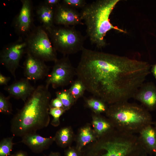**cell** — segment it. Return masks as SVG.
Here are the masks:
<instances>
[{"mask_svg": "<svg viewBox=\"0 0 156 156\" xmlns=\"http://www.w3.org/2000/svg\"><path fill=\"white\" fill-rule=\"evenodd\" d=\"M151 66L145 61L85 48L76 76L88 92L112 104L133 98Z\"/></svg>", "mask_w": 156, "mask_h": 156, "instance_id": "1", "label": "cell"}, {"mask_svg": "<svg viewBox=\"0 0 156 156\" xmlns=\"http://www.w3.org/2000/svg\"><path fill=\"white\" fill-rule=\"evenodd\" d=\"M48 88L43 85L35 88L23 107L14 116L10 121L13 135L22 137L48 125L51 98Z\"/></svg>", "mask_w": 156, "mask_h": 156, "instance_id": "2", "label": "cell"}, {"mask_svg": "<svg viewBox=\"0 0 156 156\" xmlns=\"http://www.w3.org/2000/svg\"><path fill=\"white\" fill-rule=\"evenodd\" d=\"M120 0H97L87 5L80 13L82 20L86 26L87 36L92 44L99 49L107 45L105 37L114 29L126 33L124 30L113 25L109 16Z\"/></svg>", "mask_w": 156, "mask_h": 156, "instance_id": "3", "label": "cell"}, {"mask_svg": "<svg viewBox=\"0 0 156 156\" xmlns=\"http://www.w3.org/2000/svg\"><path fill=\"white\" fill-rule=\"evenodd\" d=\"M106 113L116 129L126 133H139L154 123L151 115L145 107L127 101L112 104Z\"/></svg>", "mask_w": 156, "mask_h": 156, "instance_id": "4", "label": "cell"}, {"mask_svg": "<svg viewBox=\"0 0 156 156\" xmlns=\"http://www.w3.org/2000/svg\"><path fill=\"white\" fill-rule=\"evenodd\" d=\"M103 137L86 156H146L138 137L134 134L115 129Z\"/></svg>", "mask_w": 156, "mask_h": 156, "instance_id": "5", "label": "cell"}, {"mask_svg": "<svg viewBox=\"0 0 156 156\" xmlns=\"http://www.w3.org/2000/svg\"><path fill=\"white\" fill-rule=\"evenodd\" d=\"M54 47L66 56L82 51L85 38L74 26L54 25L46 30Z\"/></svg>", "mask_w": 156, "mask_h": 156, "instance_id": "6", "label": "cell"}, {"mask_svg": "<svg viewBox=\"0 0 156 156\" xmlns=\"http://www.w3.org/2000/svg\"><path fill=\"white\" fill-rule=\"evenodd\" d=\"M25 39L27 53L44 62H54L57 59V51L47 31L41 25L35 26Z\"/></svg>", "mask_w": 156, "mask_h": 156, "instance_id": "7", "label": "cell"}, {"mask_svg": "<svg viewBox=\"0 0 156 156\" xmlns=\"http://www.w3.org/2000/svg\"><path fill=\"white\" fill-rule=\"evenodd\" d=\"M54 63L51 71L47 77L46 86L49 88L51 85L55 89L71 84L76 72L68 56H64Z\"/></svg>", "mask_w": 156, "mask_h": 156, "instance_id": "8", "label": "cell"}, {"mask_svg": "<svg viewBox=\"0 0 156 156\" xmlns=\"http://www.w3.org/2000/svg\"><path fill=\"white\" fill-rule=\"evenodd\" d=\"M27 51L25 38L20 37L4 47L0 51V62L16 79V71L21 58Z\"/></svg>", "mask_w": 156, "mask_h": 156, "instance_id": "9", "label": "cell"}, {"mask_svg": "<svg viewBox=\"0 0 156 156\" xmlns=\"http://www.w3.org/2000/svg\"><path fill=\"white\" fill-rule=\"evenodd\" d=\"M21 7L13 19L12 25L18 37L25 38L35 26L33 5L31 0H21Z\"/></svg>", "mask_w": 156, "mask_h": 156, "instance_id": "10", "label": "cell"}, {"mask_svg": "<svg viewBox=\"0 0 156 156\" xmlns=\"http://www.w3.org/2000/svg\"><path fill=\"white\" fill-rule=\"evenodd\" d=\"M23 64L24 74L29 81L36 82L44 79L48 75L50 67L43 61L27 52Z\"/></svg>", "mask_w": 156, "mask_h": 156, "instance_id": "11", "label": "cell"}, {"mask_svg": "<svg viewBox=\"0 0 156 156\" xmlns=\"http://www.w3.org/2000/svg\"><path fill=\"white\" fill-rule=\"evenodd\" d=\"M54 23L57 26L83 25L81 14L76 9L60 3L54 8Z\"/></svg>", "mask_w": 156, "mask_h": 156, "instance_id": "12", "label": "cell"}, {"mask_svg": "<svg viewBox=\"0 0 156 156\" xmlns=\"http://www.w3.org/2000/svg\"><path fill=\"white\" fill-rule=\"evenodd\" d=\"M133 98L140 102L148 111L156 110V86L153 83H144Z\"/></svg>", "mask_w": 156, "mask_h": 156, "instance_id": "13", "label": "cell"}, {"mask_svg": "<svg viewBox=\"0 0 156 156\" xmlns=\"http://www.w3.org/2000/svg\"><path fill=\"white\" fill-rule=\"evenodd\" d=\"M26 78L21 79L5 86L4 90L9 96L17 99H21L24 102L35 89Z\"/></svg>", "mask_w": 156, "mask_h": 156, "instance_id": "14", "label": "cell"}, {"mask_svg": "<svg viewBox=\"0 0 156 156\" xmlns=\"http://www.w3.org/2000/svg\"><path fill=\"white\" fill-rule=\"evenodd\" d=\"M53 141L54 138H44L35 133L23 136L22 137L21 142L25 145L34 153H38L47 149Z\"/></svg>", "mask_w": 156, "mask_h": 156, "instance_id": "15", "label": "cell"}, {"mask_svg": "<svg viewBox=\"0 0 156 156\" xmlns=\"http://www.w3.org/2000/svg\"><path fill=\"white\" fill-rule=\"evenodd\" d=\"M138 138L146 151L156 156V129L152 125H148L139 133Z\"/></svg>", "mask_w": 156, "mask_h": 156, "instance_id": "16", "label": "cell"}, {"mask_svg": "<svg viewBox=\"0 0 156 156\" xmlns=\"http://www.w3.org/2000/svg\"><path fill=\"white\" fill-rule=\"evenodd\" d=\"M54 9L43 3L38 5L35 10L38 20L46 30L55 25Z\"/></svg>", "mask_w": 156, "mask_h": 156, "instance_id": "17", "label": "cell"}, {"mask_svg": "<svg viewBox=\"0 0 156 156\" xmlns=\"http://www.w3.org/2000/svg\"><path fill=\"white\" fill-rule=\"evenodd\" d=\"M92 124L96 133L101 136L105 135L116 129L110 120H107L100 116L94 117Z\"/></svg>", "mask_w": 156, "mask_h": 156, "instance_id": "18", "label": "cell"}, {"mask_svg": "<svg viewBox=\"0 0 156 156\" xmlns=\"http://www.w3.org/2000/svg\"><path fill=\"white\" fill-rule=\"evenodd\" d=\"M94 96L86 99L87 106L96 114L106 113L108 108L106 103L102 99Z\"/></svg>", "mask_w": 156, "mask_h": 156, "instance_id": "19", "label": "cell"}, {"mask_svg": "<svg viewBox=\"0 0 156 156\" xmlns=\"http://www.w3.org/2000/svg\"><path fill=\"white\" fill-rule=\"evenodd\" d=\"M56 97L61 101L63 108L65 111L69 109L73 105L75 101L68 89H62L55 92Z\"/></svg>", "mask_w": 156, "mask_h": 156, "instance_id": "20", "label": "cell"}, {"mask_svg": "<svg viewBox=\"0 0 156 156\" xmlns=\"http://www.w3.org/2000/svg\"><path fill=\"white\" fill-rule=\"evenodd\" d=\"M68 90L75 101L83 96L86 88L82 81L77 79L72 82Z\"/></svg>", "mask_w": 156, "mask_h": 156, "instance_id": "21", "label": "cell"}, {"mask_svg": "<svg viewBox=\"0 0 156 156\" xmlns=\"http://www.w3.org/2000/svg\"><path fill=\"white\" fill-rule=\"evenodd\" d=\"M70 131L68 127L61 129L54 137V140L60 146L64 147L68 144L70 138Z\"/></svg>", "mask_w": 156, "mask_h": 156, "instance_id": "22", "label": "cell"}, {"mask_svg": "<svg viewBox=\"0 0 156 156\" xmlns=\"http://www.w3.org/2000/svg\"><path fill=\"white\" fill-rule=\"evenodd\" d=\"M94 136L90 127H86L82 129L79 135V145L77 149L81 152L82 148L94 140Z\"/></svg>", "mask_w": 156, "mask_h": 156, "instance_id": "23", "label": "cell"}, {"mask_svg": "<svg viewBox=\"0 0 156 156\" xmlns=\"http://www.w3.org/2000/svg\"><path fill=\"white\" fill-rule=\"evenodd\" d=\"M13 136L2 139L0 142V156H9L15 143L13 142Z\"/></svg>", "mask_w": 156, "mask_h": 156, "instance_id": "24", "label": "cell"}, {"mask_svg": "<svg viewBox=\"0 0 156 156\" xmlns=\"http://www.w3.org/2000/svg\"><path fill=\"white\" fill-rule=\"evenodd\" d=\"M10 96H5L2 93H0V112L3 114L10 115L12 114V105L10 102Z\"/></svg>", "mask_w": 156, "mask_h": 156, "instance_id": "25", "label": "cell"}, {"mask_svg": "<svg viewBox=\"0 0 156 156\" xmlns=\"http://www.w3.org/2000/svg\"><path fill=\"white\" fill-rule=\"evenodd\" d=\"M65 110L62 108H51L49 111V114L53 117L51 122L52 125L54 126H58L60 124L59 118Z\"/></svg>", "mask_w": 156, "mask_h": 156, "instance_id": "26", "label": "cell"}, {"mask_svg": "<svg viewBox=\"0 0 156 156\" xmlns=\"http://www.w3.org/2000/svg\"><path fill=\"white\" fill-rule=\"evenodd\" d=\"M61 2L63 4L75 9H82L87 4L84 0H63Z\"/></svg>", "mask_w": 156, "mask_h": 156, "instance_id": "27", "label": "cell"}, {"mask_svg": "<svg viewBox=\"0 0 156 156\" xmlns=\"http://www.w3.org/2000/svg\"><path fill=\"white\" fill-rule=\"evenodd\" d=\"M50 108H63V105L61 101L57 97L53 99L51 101L50 103Z\"/></svg>", "mask_w": 156, "mask_h": 156, "instance_id": "28", "label": "cell"}, {"mask_svg": "<svg viewBox=\"0 0 156 156\" xmlns=\"http://www.w3.org/2000/svg\"><path fill=\"white\" fill-rule=\"evenodd\" d=\"M81 152L77 149L75 150L73 149L69 148L65 152V156H81L80 153Z\"/></svg>", "mask_w": 156, "mask_h": 156, "instance_id": "29", "label": "cell"}, {"mask_svg": "<svg viewBox=\"0 0 156 156\" xmlns=\"http://www.w3.org/2000/svg\"><path fill=\"white\" fill-rule=\"evenodd\" d=\"M61 1L60 0H45L43 3L46 5L54 8Z\"/></svg>", "mask_w": 156, "mask_h": 156, "instance_id": "30", "label": "cell"}, {"mask_svg": "<svg viewBox=\"0 0 156 156\" xmlns=\"http://www.w3.org/2000/svg\"><path fill=\"white\" fill-rule=\"evenodd\" d=\"M11 78L9 77L5 76L3 75L1 73H0V85H7Z\"/></svg>", "mask_w": 156, "mask_h": 156, "instance_id": "31", "label": "cell"}, {"mask_svg": "<svg viewBox=\"0 0 156 156\" xmlns=\"http://www.w3.org/2000/svg\"><path fill=\"white\" fill-rule=\"evenodd\" d=\"M11 156H28V155L26 152L22 151H19L12 155Z\"/></svg>", "mask_w": 156, "mask_h": 156, "instance_id": "32", "label": "cell"}, {"mask_svg": "<svg viewBox=\"0 0 156 156\" xmlns=\"http://www.w3.org/2000/svg\"><path fill=\"white\" fill-rule=\"evenodd\" d=\"M151 72L156 79V63L153 65L151 68Z\"/></svg>", "mask_w": 156, "mask_h": 156, "instance_id": "33", "label": "cell"}, {"mask_svg": "<svg viewBox=\"0 0 156 156\" xmlns=\"http://www.w3.org/2000/svg\"><path fill=\"white\" fill-rule=\"evenodd\" d=\"M48 156H61L60 154L58 152H51Z\"/></svg>", "mask_w": 156, "mask_h": 156, "instance_id": "34", "label": "cell"}, {"mask_svg": "<svg viewBox=\"0 0 156 156\" xmlns=\"http://www.w3.org/2000/svg\"><path fill=\"white\" fill-rule=\"evenodd\" d=\"M153 124H154V127L156 129V122L154 123Z\"/></svg>", "mask_w": 156, "mask_h": 156, "instance_id": "35", "label": "cell"}]
</instances>
